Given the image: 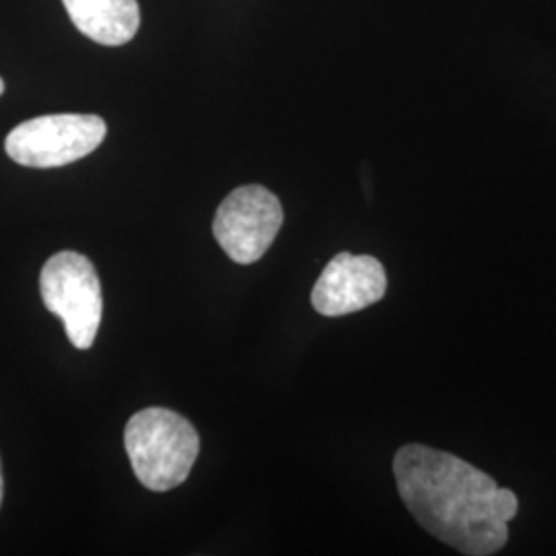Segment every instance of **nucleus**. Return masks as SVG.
<instances>
[{
	"mask_svg": "<svg viewBox=\"0 0 556 556\" xmlns=\"http://www.w3.org/2000/svg\"><path fill=\"white\" fill-rule=\"evenodd\" d=\"M282 223L285 213L277 194L250 184L239 186L220 202L213 233L229 258L248 266L270 250Z\"/></svg>",
	"mask_w": 556,
	"mask_h": 556,
	"instance_id": "5",
	"label": "nucleus"
},
{
	"mask_svg": "<svg viewBox=\"0 0 556 556\" xmlns=\"http://www.w3.org/2000/svg\"><path fill=\"white\" fill-rule=\"evenodd\" d=\"M124 445L140 484L165 493L186 482L200 452L199 431L169 408H144L126 422Z\"/></svg>",
	"mask_w": 556,
	"mask_h": 556,
	"instance_id": "2",
	"label": "nucleus"
},
{
	"mask_svg": "<svg viewBox=\"0 0 556 556\" xmlns=\"http://www.w3.org/2000/svg\"><path fill=\"white\" fill-rule=\"evenodd\" d=\"M75 27L101 46H124L137 36L140 7L137 0H62Z\"/></svg>",
	"mask_w": 556,
	"mask_h": 556,
	"instance_id": "7",
	"label": "nucleus"
},
{
	"mask_svg": "<svg viewBox=\"0 0 556 556\" xmlns=\"http://www.w3.org/2000/svg\"><path fill=\"white\" fill-rule=\"evenodd\" d=\"M2 91H4V83L0 79V96H2Z\"/></svg>",
	"mask_w": 556,
	"mask_h": 556,
	"instance_id": "9",
	"label": "nucleus"
},
{
	"mask_svg": "<svg viewBox=\"0 0 556 556\" xmlns=\"http://www.w3.org/2000/svg\"><path fill=\"white\" fill-rule=\"evenodd\" d=\"M397 493L410 516L443 544L468 556L498 553L517 516L516 493L462 457L408 443L394 456Z\"/></svg>",
	"mask_w": 556,
	"mask_h": 556,
	"instance_id": "1",
	"label": "nucleus"
},
{
	"mask_svg": "<svg viewBox=\"0 0 556 556\" xmlns=\"http://www.w3.org/2000/svg\"><path fill=\"white\" fill-rule=\"evenodd\" d=\"M108 135L93 114H50L25 119L4 140V151L23 167L52 169L91 155Z\"/></svg>",
	"mask_w": 556,
	"mask_h": 556,
	"instance_id": "4",
	"label": "nucleus"
},
{
	"mask_svg": "<svg viewBox=\"0 0 556 556\" xmlns=\"http://www.w3.org/2000/svg\"><path fill=\"white\" fill-rule=\"evenodd\" d=\"M386 268L376 256L340 252L316 280L312 305L326 318H340L378 303L386 295Z\"/></svg>",
	"mask_w": 556,
	"mask_h": 556,
	"instance_id": "6",
	"label": "nucleus"
},
{
	"mask_svg": "<svg viewBox=\"0 0 556 556\" xmlns=\"http://www.w3.org/2000/svg\"><path fill=\"white\" fill-rule=\"evenodd\" d=\"M2 491H4V482H2V470H0V505H2Z\"/></svg>",
	"mask_w": 556,
	"mask_h": 556,
	"instance_id": "8",
	"label": "nucleus"
},
{
	"mask_svg": "<svg viewBox=\"0 0 556 556\" xmlns=\"http://www.w3.org/2000/svg\"><path fill=\"white\" fill-rule=\"evenodd\" d=\"M43 305L64 324L66 337L79 351L93 346L100 330L101 285L93 262L79 252L64 250L41 268Z\"/></svg>",
	"mask_w": 556,
	"mask_h": 556,
	"instance_id": "3",
	"label": "nucleus"
}]
</instances>
